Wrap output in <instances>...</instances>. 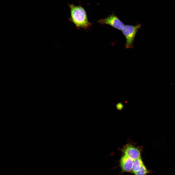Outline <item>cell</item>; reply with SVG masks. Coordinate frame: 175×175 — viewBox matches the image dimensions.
Here are the masks:
<instances>
[{
	"label": "cell",
	"mask_w": 175,
	"mask_h": 175,
	"mask_svg": "<svg viewBox=\"0 0 175 175\" xmlns=\"http://www.w3.org/2000/svg\"><path fill=\"white\" fill-rule=\"evenodd\" d=\"M70 11L69 21L73 23L78 29L83 28L86 30L89 29L92 24L88 20L85 9L80 5L73 4H68Z\"/></svg>",
	"instance_id": "cell-1"
},
{
	"label": "cell",
	"mask_w": 175,
	"mask_h": 175,
	"mask_svg": "<svg viewBox=\"0 0 175 175\" xmlns=\"http://www.w3.org/2000/svg\"><path fill=\"white\" fill-rule=\"evenodd\" d=\"M141 26L140 24L133 26L129 25H125L122 30L126 39L125 47L126 49L133 47V44L136 33Z\"/></svg>",
	"instance_id": "cell-2"
},
{
	"label": "cell",
	"mask_w": 175,
	"mask_h": 175,
	"mask_svg": "<svg viewBox=\"0 0 175 175\" xmlns=\"http://www.w3.org/2000/svg\"><path fill=\"white\" fill-rule=\"evenodd\" d=\"M98 22L101 24H107L119 30L122 31L125 25L114 13L106 18L99 20Z\"/></svg>",
	"instance_id": "cell-3"
},
{
	"label": "cell",
	"mask_w": 175,
	"mask_h": 175,
	"mask_svg": "<svg viewBox=\"0 0 175 175\" xmlns=\"http://www.w3.org/2000/svg\"><path fill=\"white\" fill-rule=\"evenodd\" d=\"M124 155L132 158L133 160L140 157V152L138 148L130 145L125 146L123 150Z\"/></svg>",
	"instance_id": "cell-4"
},
{
	"label": "cell",
	"mask_w": 175,
	"mask_h": 175,
	"mask_svg": "<svg viewBox=\"0 0 175 175\" xmlns=\"http://www.w3.org/2000/svg\"><path fill=\"white\" fill-rule=\"evenodd\" d=\"M133 160L131 158L124 155L121 158L120 165L123 172H131Z\"/></svg>",
	"instance_id": "cell-5"
},
{
	"label": "cell",
	"mask_w": 175,
	"mask_h": 175,
	"mask_svg": "<svg viewBox=\"0 0 175 175\" xmlns=\"http://www.w3.org/2000/svg\"><path fill=\"white\" fill-rule=\"evenodd\" d=\"M143 164L141 157L133 160L131 173L134 174L139 169Z\"/></svg>",
	"instance_id": "cell-6"
},
{
	"label": "cell",
	"mask_w": 175,
	"mask_h": 175,
	"mask_svg": "<svg viewBox=\"0 0 175 175\" xmlns=\"http://www.w3.org/2000/svg\"><path fill=\"white\" fill-rule=\"evenodd\" d=\"M149 171L143 164L139 169L134 174L135 175H147Z\"/></svg>",
	"instance_id": "cell-7"
}]
</instances>
